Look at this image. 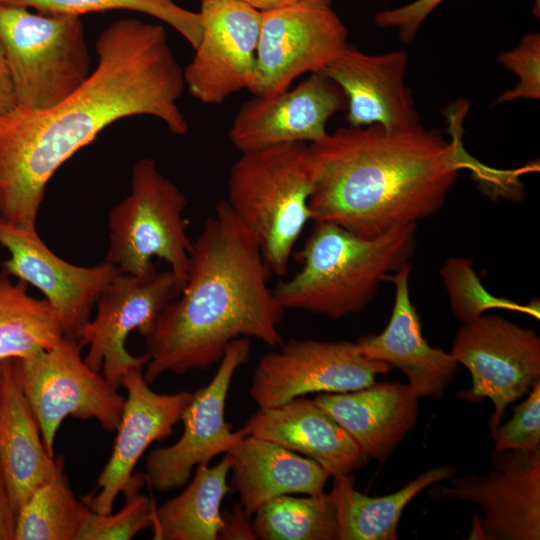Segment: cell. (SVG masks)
I'll use <instances>...</instances> for the list:
<instances>
[{"instance_id": "cell-1", "label": "cell", "mask_w": 540, "mask_h": 540, "mask_svg": "<svg viewBox=\"0 0 540 540\" xmlns=\"http://www.w3.org/2000/svg\"><path fill=\"white\" fill-rule=\"evenodd\" d=\"M96 53L93 71L59 103L0 116V217L13 226L37 230L51 177L115 121L149 115L173 134L188 131L177 103L184 72L162 25L119 19L99 35Z\"/></svg>"}, {"instance_id": "cell-2", "label": "cell", "mask_w": 540, "mask_h": 540, "mask_svg": "<svg viewBox=\"0 0 540 540\" xmlns=\"http://www.w3.org/2000/svg\"><path fill=\"white\" fill-rule=\"evenodd\" d=\"M313 221L375 238L438 212L465 167L478 170L456 128L451 140L420 124L391 131L345 126L310 143Z\"/></svg>"}, {"instance_id": "cell-3", "label": "cell", "mask_w": 540, "mask_h": 540, "mask_svg": "<svg viewBox=\"0 0 540 540\" xmlns=\"http://www.w3.org/2000/svg\"><path fill=\"white\" fill-rule=\"evenodd\" d=\"M271 274L256 238L220 200L193 242L182 292L145 337L147 383L164 373L207 370L241 337L282 346L285 309L268 286Z\"/></svg>"}, {"instance_id": "cell-4", "label": "cell", "mask_w": 540, "mask_h": 540, "mask_svg": "<svg viewBox=\"0 0 540 540\" xmlns=\"http://www.w3.org/2000/svg\"><path fill=\"white\" fill-rule=\"evenodd\" d=\"M298 256L301 270L273 289L280 305L340 319L363 310L379 284L414 255L417 223L375 238L331 222L314 221Z\"/></svg>"}, {"instance_id": "cell-5", "label": "cell", "mask_w": 540, "mask_h": 540, "mask_svg": "<svg viewBox=\"0 0 540 540\" xmlns=\"http://www.w3.org/2000/svg\"><path fill=\"white\" fill-rule=\"evenodd\" d=\"M313 184V160L304 142L241 153L230 168L225 200L256 238L272 274L287 273L292 249L312 220Z\"/></svg>"}, {"instance_id": "cell-6", "label": "cell", "mask_w": 540, "mask_h": 540, "mask_svg": "<svg viewBox=\"0 0 540 540\" xmlns=\"http://www.w3.org/2000/svg\"><path fill=\"white\" fill-rule=\"evenodd\" d=\"M187 199L151 158L132 167L129 194L109 212V248L105 261L121 273L144 277L163 259L185 286L193 242L187 235Z\"/></svg>"}, {"instance_id": "cell-7", "label": "cell", "mask_w": 540, "mask_h": 540, "mask_svg": "<svg viewBox=\"0 0 540 540\" xmlns=\"http://www.w3.org/2000/svg\"><path fill=\"white\" fill-rule=\"evenodd\" d=\"M0 41L18 107L47 109L69 96L91 72L80 16L0 3Z\"/></svg>"}, {"instance_id": "cell-8", "label": "cell", "mask_w": 540, "mask_h": 540, "mask_svg": "<svg viewBox=\"0 0 540 540\" xmlns=\"http://www.w3.org/2000/svg\"><path fill=\"white\" fill-rule=\"evenodd\" d=\"M81 349L78 340L64 336L52 348L8 358L52 457L56 433L68 416L96 419L105 431L114 432L123 413L126 398L85 363Z\"/></svg>"}, {"instance_id": "cell-9", "label": "cell", "mask_w": 540, "mask_h": 540, "mask_svg": "<svg viewBox=\"0 0 540 540\" xmlns=\"http://www.w3.org/2000/svg\"><path fill=\"white\" fill-rule=\"evenodd\" d=\"M451 354L470 375L464 401L491 400L490 431L501 424L510 404L527 395L540 379V337L499 315H482L457 332Z\"/></svg>"}, {"instance_id": "cell-10", "label": "cell", "mask_w": 540, "mask_h": 540, "mask_svg": "<svg viewBox=\"0 0 540 540\" xmlns=\"http://www.w3.org/2000/svg\"><path fill=\"white\" fill-rule=\"evenodd\" d=\"M256 66L249 91L272 96L305 73L320 72L347 46L348 31L332 0H299L261 12Z\"/></svg>"}, {"instance_id": "cell-11", "label": "cell", "mask_w": 540, "mask_h": 540, "mask_svg": "<svg viewBox=\"0 0 540 540\" xmlns=\"http://www.w3.org/2000/svg\"><path fill=\"white\" fill-rule=\"evenodd\" d=\"M262 355L249 395L272 408L309 393H342L373 384L390 366L364 356L356 342L290 339Z\"/></svg>"}, {"instance_id": "cell-12", "label": "cell", "mask_w": 540, "mask_h": 540, "mask_svg": "<svg viewBox=\"0 0 540 540\" xmlns=\"http://www.w3.org/2000/svg\"><path fill=\"white\" fill-rule=\"evenodd\" d=\"M182 290L170 269L144 277L115 276L99 297L94 318L79 335L80 345L88 346L85 363L119 389L129 370L148 362L146 353L133 356L128 352L127 336L137 330L147 337L160 313Z\"/></svg>"}, {"instance_id": "cell-13", "label": "cell", "mask_w": 540, "mask_h": 540, "mask_svg": "<svg viewBox=\"0 0 540 540\" xmlns=\"http://www.w3.org/2000/svg\"><path fill=\"white\" fill-rule=\"evenodd\" d=\"M493 470L485 476L469 472L430 496L459 499L480 506L468 539H540V448L493 450Z\"/></svg>"}, {"instance_id": "cell-14", "label": "cell", "mask_w": 540, "mask_h": 540, "mask_svg": "<svg viewBox=\"0 0 540 540\" xmlns=\"http://www.w3.org/2000/svg\"><path fill=\"white\" fill-rule=\"evenodd\" d=\"M250 351L248 338L233 340L214 377L193 394L181 419L184 430L179 440L148 453L145 475L151 488L167 492L184 486L195 466L208 465L215 456L225 454L244 437L240 430H231L225 420V406L234 373L248 362Z\"/></svg>"}, {"instance_id": "cell-15", "label": "cell", "mask_w": 540, "mask_h": 540, "mask_svg": "<svg viewBox=\"0 0 540 540\" xmlns=\"http://www.w3.org/2000/svg\"><path fill=\"white\" fill-rule=\"evenodd\" d=\"M201 1V39L183 69L185 86L198 101L221 104L253 81L262 13L242 0Z\"/></svg>"}, {"instance_id": "cell-16", "label": "cell", "mask_w": 540, "mask_h": 540, "mask_svg": "<svg viewBox=\"0 0 540 540\" xmlns=\"http://www.w3.org/2000/svg\"><path fill=\"white\" fill-rule=\"evenodd\" d=\"M0 245L10 253L1 272L39 289L54 309L64 336L75 340L104 289L121 273L105 260L93 266L71 264L52 252L37 230L13 226L1 217Z\"/></svg>"}, {"instance_id": "cell-17", "label": "cell", "mask_w": 540, "mask_h": 540, "mask_svg": "<svg viewBox=\"0 0 540 540\" xmlns=\"http://www.w3.org/2000/svg\"><path fill=\"white\" fill-rule=\"evenodd\" d=\"M341 88L321 72L310 73L295 88L255 96L238 110L228 136L241 153L290 143H314L328 132V120L346 108Z\"/></svg>"}, {"instance_id": "cell-18", "label": "cell", "mask_w": 540, "mask_h": 540, "mask_svg": "<svg viewBox=\"0 0 540 540\" xmlns=\"http://www.w3.org/2000/svg\"><path fill=\"white\" fill-rule=\"evenodd\" d=\"M143 371L144 367L133 368L123 377L127 397L112 453L98 477L95 491L83 499L93 513L112 512L115 499L132 477L145 450L172 434L193 398L189 391L171 394L153 391Z\"/></svg>"}, {"instance_id": "cell-19", "label": "cell", "mask_w": 540, "mask_h": 540, "mask_svg": "<svg viewBox=\"0 0 540 540\" xmlns=\"http://www.w3.org/2000/svg\"><path fill=\"white\" fill-rule=\"evenodd\" d=\"M407 64L405 50L367 54L347 44L320 72L343 91L348 125L377 124L399 131L419 125L412 94L404 82Z\"/></svg>"}, {"instance_id": "cell-20", "label": "cell", "mask_w": 540, "mask_h": 540, "mask_svg": "<svg viewBox=\"0 0 540 540\" xmlns=\"http://www.w3.org/2000/svg\"><path fill=\"white\" fill-rule=\"evenodd\" d=\"M413 265L408 261L385 281L395 285V300L386 328L356 342L360 352L401 370L419 398L441 400L458 370L451 352L431 347L422 334L417 310L409 293Z\"/></svg>"}, {"instance_id": "cell-21", "label": "cell", "mask_w": 540, "mask_h": 540, "mask_svg": "<svg viewBox=\"0 0 540 540\" xmlns=\"http://www.w3.org/2000/svg\"><path fill=\"white\" fill-rule=\"evenodd\" d=\"M240 431L310 458L334 478L352 474L370 460L337 421L303 396L276 407L258 408Z\"/></svg>"}, {"instance_id": "cell-22", "label": "cell", "mask_w": 540, "mask_h": 540, "mask_svg": "<svg viewBox=\"0 0 540 540\" xmlns=\"http://www.w3.org/2000/svg\"><path fill=\"white\" fill-rule=\"evenodd\" d=\"M314 402L369 459L384 463L417 425L419 396L408 384L380 382L349 392L321 393Z\"/></svg>"}, {"instance_id": "cell-23", "label": "cell", "mask_w": 540, "mask_h": 540, "mask_svg": "<svg viewBox=\"0 0 540 540\" xmlns=\"http://www.w3.org/2000/svg\"><path fill=\"white\" fill-rule=\"evenodd\" d=\"M224 457L232 473L231 488L251 515L278 496L321 495L330 477L314 460L255 436H244Z\"/></svg>"}, {"instance_id": "cell-24", "label": "cell", "mask_w": 540, "mask_h": 540, "mask_svg": "<svg viewBox=\"0 0 540 540\" xmlns=\"http://www.w3.org/2000/svg\"><path fill=\"white\" fill-rule=\"evenodd\" d=\"M0 364V470L17 514L34 490L53 474L58 456L47 453L38 421L13 375L9 359Z\"/></svg>"}, {"instance_id": "cell-25", "label": "cell", "mask_w": 540, "mask_h": 540, "mask_svg": "<svg viewBox=\"0 0 540 540\" xmlns=\"http://www.w3.org/2000/svg\"><path fill=\"white\" fill-rule=\"evenodd\" d=\"M456 474L450 464L430 468L398 491L370 497L358 492L351 474L334 478L332 491L338 511V540H396L405 507L425 488Z\"/></svg>"}, {"instance_id": "cell-26", "label": "cell", "mask_w": 540, "mask_h": 540, "mask_svg": "<svg viewBox=\"0 0 540 540\" xmlns=\"http://www.w3.org/2000/svg\"><path fill=\"white\" fill-rule=\"evenodd\" d=\"M228 460L214 467L198 465L192 481L178 496L155 507V540H217L223 525L221 504L232 491Z\"/></svg>"}, {"instance_id": "cell-27", "label": "cell", "mask_w": 540, "mask_h": 540, "mask_svg": "<svg viewBox=\"0 0 540 540\" xmlns=\"http://www.w3.org/2000/svg\"><path fill=\"white\" fill-rule=\"evenodd\" d=\"M92 514L70 485L63 456L17 513L14 540H79Z\"/></svg>"}, {"instance_id": "cell-28", "label": "cell", "mask_w": 540, "mask_h": 540, "mask_svg": "<svg viewBox=\"0 0 540 540\" xmlns=\"http://www.w3.org/2000/svg\"><path fill=\"white\" fill-rule=\"evenodd\" d=\"M27 286L0 273V361L52 348L64 337L54 309Z\"/></svg>"}, {"instance_id": "cell-29", "label": "cell", "mask_w": 540, "mask_h": 540, "mask_svg": "<svg viewBox=\"0 0 540 540\" xmlns=\"http://www.w3.org/2000/svg\"><path fill=\"white\" fill-rule=\"evenodd\" d=\"M252 527L262 540H338L335 494L278 496L253 514Z\"/></svg>"}, {"instance_id": "cell-30", "label": "cell", "mask_w": 540, "mask_h": 540, "mask_svg": "<svg viewBox=\"0 0 540 540\" xmlns=\"http://www.w3.org/2000/svg\"><path fill=\"white\" fill-rule=\"evenodd\" d=\"M2 4L22 6L37 12L74 15L110 10H130L161 20L195 49L201 39L199 12L185 9L173 0H0Z\"/></svg>"}, {"instance_id": "cell-31", "label": "cell", "mask_w": 540, "mask_h": 540, "mask_svg": "<svg viewBox=\"0 0 540 540\" xmlns=\"http://www.w3.org/2000/svg\"><path fill=\"white\" fill-rule=\"evenodd\" d=\"M440 273L453 314L464 324L476 320L486 310L493 308L522 312L539 318V304L537 306L520 305L490 294L475 274L472 261L469 259L450 258L443 265Z\"/></svg>"}, {"instance_id": "cell-32", "label": "cell", "mask_w": 540, "mask_h": 540, "mask_svg": "<svg viewBox=\"0 0 540 540\" xmlns=\"http://www.w3.org/2000/svg\"><path fill=\"white\" fill-rule=\"evenodd\" d=\"M146 483L145 473H133L122 490L125 504L116 513L91 514L79 540H130L138 532L151 529L155 505L152 499L141 493Z\"/></svg>"}, {"instance_id": "cell-33", "label": "cell", "mask_w": 540, "mask_h": 540, "mask_svg": "<svg viewBox=\"0 0 540 540\" xmlns=\"http://www.w3.org/2000/svg\"><path fill=\"white\" fill-rule=\"evenodd\" d=\"M498 62L519 79L511 90L503 92L493 103L499 105L519 98L540 99V34L528 33L513 49L501 52Z\"/></svg>"}, {"instance_id": "cell-34", "label": "cell", "mask_w": 540, "mask_h": 540, "mask_svg": "<svg viewBox=\"0 0 540 540\" xmlns=\"http://www.w3.org/2000/svg\"><path fill=\"white\" fill-rule=\"evenodd\" d=\"M527 395L509 421L491 430L495 450L540 448V379Z\"/></svg>"}, {"instance_id": "cell-35", "label": "cell", "mask_w": 540, "mask_h": 540, "mask_svg": "<svg viewBox=\"0 0 540 540\" xmlns=\"http://www.w3.org/2000/svg\"><path fill=\"white\" fill-rule=\"evenodd\" d=\"M445 0H414L405 5L376 13L375 24L380 28H395L399 39L411 43L426 18Z\"/></svg>"}, {"instance_id": "cell-36", "label": "cell", "mask_w": 540, "mask_h": 540, "mask_svg": "<svg viewBox=\"0 0 540 540\" xmlns=\"http://www.w3.org/2000/svg\"><path fill=\"white\" fill-rule=\"evenodd\" d=\"M252 517L240 502L236 503L230 511L222 513L223 525L217 540H257Z\"/></svg>"}, {"instance_id": "cell-37", "label": "cell", "mask_w": 540, "mask_h": 540, "mask_svg": "<svg viewBox=\"0 0 540 540\" xmlns=\"http://www.w3.org/2000/svg\"><path fill=\"white\" fill-rule=\"evenodd\" d=\"M18 107L14 83L4 47L0 41V116Z\"/></svg>"}, {"instance_id": "cell-38", "label": "cell", "mask_w": 540, "mask_h": 540, "mask_svg": "<svg viewBox=\"0 0 540 540\" xmlns=\"http://www.w3.org/2000/svg\"><path fill=\"white\" fill-rule=\"evenodd\" d=\"M16 517L7 483L0 470V540L15 539Z\"/></svg>"}, {"instance_id": "cell-39", "label": "cell", "mask_w": 540, "mask_h": 540, "mask_svg": "<svg viewBox=\"0 0 540 540\" xmlns=\"http://www.w3.org/2000/svg\"><path fill=\"white\" fill-rule=\"evenodd\" d=\"M260 12L279 9L299 0H242Z\"/></svg>"}, {"instance_id": "cell-40", "label": "cell", "mask_w": 540, "mask_h": 540, "mask_svg": "<svg viewBox=\"0 0 540 540\" xmlns=\"http://www.w3.org/2000/svg\"><path fill=\"white\" fill-rule=\"evenodd\" d=\"M532 12L535 17H540V0H534Z\"/></svg>"}, {"instance_id": "cell-41", "label": "cell", "mask_w": 540, "mask_h": 540, "mask_svg": "<svg viewBox=\"0 0 540 540\" xmlns=\"http://www.w3.org/2000/svg\"><path fill=\"white\" fill-rule=\"evenodd\" d=\"M1 380H2V367H1V364H0V385H1Z\"/></svg>"}]
</instances>
